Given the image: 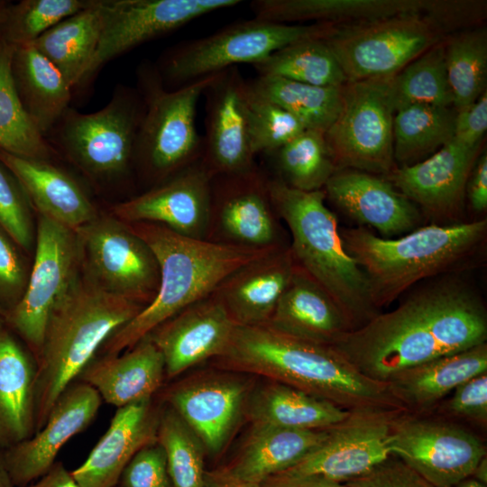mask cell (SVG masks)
<instances>
[{"label": "cell", "instance_id": "obj_1", "mask_svg": "<svg viewBox=\"0 0 487 487\" xmlns=\"http://www.w3.org/2000/svg\"><path fill=\"white\" fill-rule=\"evenodd\" d=\"M486 339L482 301L469 286L451 279L418 289L396 308L376 314L332 346L363 375L385 383L405 369Z\"/></svg>", "mask_w": 487, "mask_h": 487}, {"label": "cell", "instance_id": "obj_2", "mask_svg": "<svg viewBox=\"0 0 487 487\" xmlns=\"http://www.w3.org/2000/svg\"><path fill=\"white\" fill-rule=\"evenodd\" d=\"M231 370L270 378L347 410H403L384 382L359 372L332 345L304 340L269 324L236 325L217 357Z\"/></svg>", "mask_w": 487, "mask_h": 487}, {"label": "cell", "instance_id": "obj_3", "mask_svg": "<svg viewBox=\"0 0 487 487\" xmlns=\"http://www.w3.org/2000/svg\"><path fill=\"white\" fill-rule=\"evenodd\" d=\"M128 225L153 253L160 283L152 301L104 342L100 347L104 355L132 348L157 326L212 294L233 271L277 249L259 250L194 239L153 223Z\"/></svg>", "mask_w": 487, "mask_h": 487}, {"label": "cell", "instance_id": "obj_4", "mask_svg": "<svg viewBox=\"0 0 487 487\" xmlns=\"http://www.w3.org/2000/svg\"><path fill=\"white\" fill-rule=\"evenodd\" d=\"M485 219L431 224L398 238L380 237L363 226L340 231L346 253L364 273L376 309L417 282L466 264L483 245Z\"/></svg>", "mask_w": 487, "mask_h": 487}, {"label": "cell", "instance_id": "obj_5", "mask_svg": "<svg viewBox=\"0 0 487 487\" xmlns=\"http://www.w3.org/2000/svg\"><path fill=\"white\" fill-rule=\"evenodd\" d=\"M143 308L78 278L51 312L36 360L34 433L104 342Z\"/></svg>", "mask_w": 487, "mask_h": 487}, {"label": "cell", "instance_id": "obj_6", "mask_svg": "<svg viewBox=\"0 0 487 487\" xmlns=\"http://www.w3.org/2000/svg\"><path fill=\"white\" fill-rule=\"evenodd\" d=\"M267 186L277 216L289 229L296 263L331 296L352 330L378 314L364 273L345 250L324 189L302 191L275 178H268Z\"/></svg>", "mask_w": 487, "mask_h": 487}, {"label": "cell", "instance_id": "obj_7", "mask_svg": "<svg viewBox=\"0 0 487 487\" xmlns=\"http://www.w3.org/2000/svg\"><path fill=\"white\" fill-rule=\"evenodd\" d=\"M216 75L170 89L155 64L143 61L138 66L137 90L144 112L137 133L134 163L141 165L155 185L201 159L202 135L197 129V106Z\"/></svg>", "mask_w": 487, "mask_h": 487}, {"label": "cell", "instance_id": "obj_8", "mask_svg": "<svg viewBox=\"0 0 487 487\" xmlns=\"http://www.w3.org/2000/svg\"><path fill=\"white\" fill-rule=\"evenodd\" d=\"M335 26L284 24L257 18L241 21L170 48L155 66L165 87L174 89L238 64L253 65L291 43L326 38Z\"/></svg>", "mask_w": 487, "mask_h": 487}, {"label": "cell", "instance_id": "obj_9", "mask_svg": "<svg viewBox=\"0 0 487 487\" xmlns=\"http://www.w3.org/2000/svg\"><path fill=\"white\" fill-rule=\"evenodd\" d=\"M143 112L137 88L118 85L98 111L81 114L69 107L47 136L89 176L118 179L134 164Z\"/></svg>", "mask_w": 487, "mask_h": 487}, {"label": "cell", "instance_id": "obj_10", "mask_svg": "<svg viewBox=\"0 0 487 487\" xmlns=\"http://www.w3.org/2000/svg\"><path fill=\"white\" fill-rule=\"evenodd\" d=\"M441 38L436 19L406 14L336 25L325 41L347 82H353L393 76Z\"/></svg>", "mask_w": 487, "mask_h": 487}, {"label": "cell", "instance_id": "obj_11", "mask_svg": "<svg viewBox=\"0 0 487 487\" xmlns=\"http://www.w3.org/2000/svg\"><path fill=\"white\" fill-rule=\"evenodd\" d=\"M393 76L346 82L343 86L340 112L325 133L337 170L386 176L396 168Z\"/></svg>", "mask_w": 487, "mask_h": 487}, {"label": "cell", "instance_id": "obj_12", "mask_svg": "<svg viewBox=\"0 0 487 487\" xmlns=\"http://www.w3.org/2000/svg\"><path fill=\"white\" fill-rule=\"evenodd\" d=\"M80 265L75 231L39 215L34 262L25 290L5 313L6 321L28 345L35 361L50 316L78 280Z\"/></svg>", "mask_w": 487, "mask_h": 487}, {"label": "cell", "instance_id": "obj_13", "mask_svg": "<svg viewBox=\"0 0 487 487\" xmlns=\"http://www.w3.org/2000/svg\"><path fill=\"white\" fill-rule=\"evenodd\" d=\"M74 231L87 280L143 307L152 301L160 283L159 264L128 224L98 216Z\"/></svg>", "mask_w": 487, "mask_h": 487}, {"label": "cell", "instance_id": "obj_14", "mask_svg": "<svg viewBox=\"0 0 487 487\" xmlns=\"http://www.w3.org/2000/svg\"><path fill=\"white\" fill-rule=\"evenodd\" d=\"M388 447L436 487H455L486 456L478 436L460 426L399 413L391 422Z\"/></svg>", "mask_w": 487, "mask_h": 487}, {"label": "cell", "instance_id": "obj_15", "mask_svg": "<svg viewBox=\"0 0 487 487\" xmlns=\"http://www.w3.org/2000/svg\"><path fill=\"white\" fill-rule=\"evenodd\" d=\"M249 83L236 67L217 73L206 88L201 162L215 176L254 169L249 119Z\"/></svg>", "mask_w": 487, "mask_h": 487}, {"label": "cell", "instance_id": "obj_16", "mask_svg": "<svg viewBox=\"0 0 487 487\" xmlns=\"http://www.w3.org/2000/svg\"><path fill=\"white\" fill-rule=\"evenodd\" d=\"M267 181L258 166L241 174L213 177L207 240L259 250L284 246Z\"/></svg>", "mask_w": 487, "mask_h": 487}, {"label": "cell", "instance_id": "obj_17", "mask_svg": "<svg viewBox=\"0 0 487 487\" xmlns=\"http://www.w3.org/2000/svg\"><path fill=\"white\" fill-rule=\"evenodd\" d=\"M401 410H353L330 427L326 437L299 462L281 472L317 475L339 482L356 479L391 457L388 437L393 417Z\"/></svg>", "mask_w": 487, "mask_h": 487}, {"label": "cell", "instance_id": "obj_18", "mask_svg": "<svg viewBox=\"0 0 487 487\" xmlns=\"http://www.w3.org/2000/svg\"><path fill=\"white\" fill-rule=\"evenodd\" d=\"M241 3L239 0H116L79 85L125 51L201 16Z\"/></svg>", "mask_w": 487, "mask_h": 487}, {"label": "cell", "instance_id": "obj_19", "mask_svg": "<svg viewBox=\"0 0 487 487\" xmlns=\"http://www.w3.org/2000/svg\"><path fill=\"white\" fill-rule=\"evenodd\" d=\"M212 175L201 161L113 207L127 223L161 225L184 236L207 240L211 219Z\"/></svg>", "mask_w": 487, "mask_h": 487}, {"label": "cell", "instance_id": "obj_20", "mask_svg": "<svg viewBox=\"0 0 487 487\" xmlns=\"http://www.w3.org/2000/svg\"><path fill=\"white\" fill-rule=\"evenodd\" d=\"M102 399L89 384L72 382L59 397L44 425L29 438L4 449L15 487H26L55 464L61 447L96 417Z\"/></svg>", "mask_w": 487, "mask_h": 487}, {"label": "cell", "instance_id": "obj_21", "mask_svg": "<svg viewBox=\"0 0 487 487\" xmlns=\"http://www.w3.org/2000/svg\"><path fill=\"white\" fill-rule=\"evenodd\" d=\"M479 147L454 138L427 159L395 168L385 179L436 221L457 217Z\"/></svg>", "mask_w": 487, "mask_h": 487}, {"label": "cell", "instance_id": "obj_22", "mask_svg": "<svg viewBox=\"0 0 487 487\" xmlns=\"http://www.w3.org/2000/svg\"><path fill=\"white\" fill-rule=\"evenodd\" d=\"M236 324L214 294L191 304L148 336L161 351L165 375L173 378L225 351Z\"/></svg>", "mask_w": 487, "mask_h": 487}, {"label": "cell", "instance_id": "obj_23", "mask_svg": "<svg viewBox=\"0 0 487 487\" xmlns=\"http://www.w3.org/2000/svg\"><path fill=\"white\" fill-rule=\"evenodd\" d=\"M326 198L360 225L381 235L409 233L420 223L417 206L385 178L351 170H337L326 182Z\"/></svg>", "mask_w": 487, "mask_h": 487}, {"label": "cell", "instance_id": "obj_24", "mask_svg": "<svg viewBox=\"0 0 487 487\" xmlns=\"http://www.w3.org/2000/svg\"><path fill=\"white\" fill-rule=\"evenodd\" d=\"M161 411L152 399L117 408L107 430L71 472L78 486L115 487L135 454L158 442Z\"/></svg>", "mask_w": 487, "mask_h": 487}, {"label": "cell", "instance_id": "obj_25", "mask_svg": "<svg viewBox=\"0 0 487 487\" xmlns=\"http://www.w3.org/2000/svg\"><path fill=\"white\" fill-rule=\"evenodd\" d=\"M246 395L247 388L242 381L210 376L176 386L168 393L167 400L205 450L216 454L234 431Z\"/></svg>", "mask_w": 487, "mask_h": 487}, {"label": "cell", "instance_id": "obj_26", "mask_svg": "<svg viewBox=\"0 0 487 487\" xmlns=\"http://www.w3.org/2000/svg\"><path fill=\"white\" fill-rule=\"evenodd\" d=\"M289 246L241 266L213 292L238 326L267 324L295 271Z\"/></svg>", "mask_w": 487, "mask_h": 487}, {"label": "cell", "instance_id": "obj_27", "mask_svg": "<svg viewBox=\"0 0 487 487\" xmlns=\"http://www.w3.org/2000/svg\"><path fill=\"white\" fill-rule=\"evenodd\" d=\"M0 161L20 182L40 216L76 230L98 216L81 185L48 160L18 156L0 150Z\"/></svg>", "mask_w": 487, "mask_h": 487}, {"label": "cell", "instance_id": "obj_28", "mask_svg": "<svg viewBox=\"0 0 487 487\" xmlns=\"http://www.w3.org/2000/svg\"><path fill=\"white\" fill-rule=\"evenodd\" d=\"M117 408L152 399L165 376L162 354L147 335L123 354L92 359L78 375Z\"/></svg>", "mask_w": 487, "mask_h": 487}, {"label": "cell", "instance_id": "obj_29", "mask_svg": "<svg viewBox=\"0 0 487 487\" xmlns=\"http://www.w3.org/2000/svg\"><path fill=\"white\" fill-rule=\"evenodd\" d=\"M285 334L334 345L351 326L331 296L298 264L267 323Z\"/></svg>", "mask_w": 487, "mask_h": 487}, {"label": "cell", "instance_id": "obj_30", "mask_svg": "<svg viewBox=\"0 0 487 487\" xmlns=\"http://www.w3.org/2000/svg\"><path fill=\"white\" fill-rule=\"evenodd\" d=\"M438 2L424 0H254V18L290 24L314 21L342 25L406 14H432Z\"/></svg>", "mask_w": 487, "mask_h": 487}, {"label": "cell", "instance_id": "obj_31", "mask_svg": "<svg viewBox=\"0 0 487 487\" xmlns=\"http://www.w3.org/2000/svg\"><path fill=\"white\" fill-rule=\"evenodd\" d=\"M483 372H487L486 343L405 369L385 383L403 410L419 411L433 407L458 385Z\"/></svg>", "mask_w": 487, "mask_h": 487}, {"label": "cell", "instance_id": "obj_32", "mask_svg": "<svg viewBox=\"0 0 487 487\" xmlns=\"http://www.w3.org/2000/svg\"><path fill=\"white\" fill-rule=\"evenodd\" d=\"M37 363L0 322V447L5 449L35 431Z\"/></svg>", "mask_w": 487, "mask_h": 487}, {"label": "cell", "instance_id": "obj_33", "mask_svg": "<svg viewBox=\"0 0 487 487\" xmlns=\"http://www.w3.org/2000/svg\"><path fill=\"white\" fill-rule=\"evenodd\" d=\"M115 4L116 0H94L31 43L60 69L72 88L80 84Z\"/></svg>", "mask_w": 487, "mask_h": 487}, {"label": "cell", "instance_id": "obj_34", "mask_svg": "<svg viewBox=\"0 0 487 487\" xmlns=\"http://www.w3.org/2000/svg\"><path fill=\"white\" fill-rule=\"evenodd\" d=\"M11 70L24 110L46 138L69 108L72 87L60 69L32 44L14 48Z\"/></svg>", "mask_w": 487, "mask_h": 487}, {"label": "cell", "instance_id": "obj_35", "mask_svg": "<svg viewBox=\"0 0 487 487\" xmlns=\"http://www.w3.org/2000/svg\"><path fill=\"white\" fill-rule=\"evenodd\" d=\"M328 430L253 425L240 454L225 469L234 477L261 483L299 462L326 437Z\"/></svg>", "mask_w": 487, "mask_h": 487}, {"label": "cell", "instance_id": "obj_36", "mask_svg": "<svg viewBox=\"0 0 487 487\" xmlns=\"http://www.w3.org/2000/svg\"><path fill=\"white\" fill-rule=\"evenodd\" d=\"M351 412L273 381L256 391L248 406L253 425L297 430L327 429L345 421Z\"/></svg>", "mask_w": 487, "mask_h": 487}, {"label": "cell", "instance_id": "obj_37", "mask_svg": "<svg viewBox=\"0 0 487 487\" xmlns=\"http://www.w3.org/2000/svg\"><path fill=\"white\" fill-rule=\"evenodd\" d=\"M252 90L293 115L307 130L326 133L342 106L343 86L321 87L279 77L257 76Z\"/></svg>", "mask_w": 487, "mask_h": 487}, {"label": "cell", "instance_id": "obj_38", "mask_svg": "<svg viewBox=\"0 0 487 487\" xmlns=\"http://www.w3.org/2000/svg\"><path fill=\"white\" fill-rule=\"evenodd\" d=\"M455 111L449 106L417 104L393 117V154L401 166L435 153L454 138Z\"/></svg>", "mask_w": 487, "mask_h": 487}, {"label": "cell", "instance_id": "obj_39", "mask_svg": "<svg viewBox=\"0 0 487 487\" xmlns=\"http://www.w3.org/2000/svg\"><path fill=\"white\" fill-rule=\"evenodd\" d=\"M258 76H271L321 87H339L347 80L325 38L287 45L253 65Z\"/></svg>", "mask_w": 487, "mask_h": 487}, {"label": "cell", "instance_id": "obj_40", "mask_svg": "<svg viewBox=\"0 0 487 487\" xmlns=\"http://www.w3.org/2000/svg\"><path fill=\"white\" fill-rule=\"evenodd\" d=\"M14 48L0 38V150L49 161L54 150L24 110L14 87L11 70Z\"/></svg>", "mask_w": 487, "mask_h": 487}, {"label": "cell", "instance_id": "obj_41", "mask_svg": "<svg viewBox=\"0 0 487 487\" xmlns=\"http://www.w3.org/2000/svg\"><path fill=\"white\" fill-rule=\"evenodd\" d=\"M267 155L274 161V178L302 191L323 189L337 170L325 133L317 131L306 129Z\"/></svg>", "mask_w": 487, "mask_h": 487}, {"label": "cell", "instance_id": "obj_42", "mask_svg": "<svg viewBox=\"0 0 487 487\" xmlns=\"http://www.w3.org/2000/svg\"><path fill=\"white\" fill-rule=\"evenodd\" d=\"M447 80L455 113L470 106L486 91L485 29L461 32L445 43Z\"/></svg>", "mask_w": 487, "mask_h": 487}, {"label": "cell", "instance_id": "obj_43", "mask_svg": "<svg viewBox=\"0 0 487 487\" xmlns=\"http://www.w3.org/2000/svg\"><path fill=\"white\" fill-rule=\"evenodd\" d=\"M391 94L395 113L417 104L453 106L446 69L445 43H436L395 74Z\"/></svg>", "mask_w": 487, "mask_h": 487}, {"label": "cell", "instance_id": "obj_44", "mask_svg": "<svg viewBox=\"0 0 487 487\" xmlns=\"http://www.w3.org/2000/svg\"><path fill=\"white\" fill-rule=\"evenodd\" d=\"M158 442L163 447L174 487H203L204 446L171 408L161 409Z\"/></svg>", "mask_w": 487, "mask_h": 487}, {"label": "cell", "instance_id": "obj_45", "mask_svg": "<svg viewBox=\"0 0 487 487\" xmlns=\"http://www.w3.org/2000/svg\"><path fill=\"white\" fill-rule=\"evenodd\" d=\"M94 0H22L8 3L0 23V38L9 45L31 44L67 17L89 6Z\"/></svg>", "mask_w": 487, "mask_h": 487}, {"label": "cell", "instance_id": "obj_46", "mask_svg": "<svg viewBox=\"0 0 487 487\" xmlns=\"http://www.w3.org/2000/svg\"><path fill=\"white\" fill-rule=\"evenodd\" d=\"M249 89L250 135L255 156L273 152L306 130L289 112L255 94L250 84Z\"/></svg>", "mask_w": 487, "mask_h": 487}, {"label": "cell", "instance_id": "obj_47", "mask_svg": "<svg viewBox=\"0 0 487 487\" xmlns=\"http://www.w3.org/2000/svg\"><path fill=\"white\" fill-rule=\"evenodd\" d=\"M31 206L16 177L0 161V226L26 251L31 250L36 236Z\"/></svg>", "mask_w": 487, "mask_h": 487}, {"label": "cell", "instance_id": "obj_48", "mask_svg": "<svg viewBox=\"0 0 487 487\" xmlns=\"http://www.w3.org/2000/svg\"><path fill=\"white\" fill-rule=\"evenodd\" d=\"M20 248L0 226V304L5 311L20 300L30 275Z\"/></svg>", "mask_w": 487, "mask_h": 487}, {"label": "cell", "instance_id": "obj_49", "mask_svg": "<svg viewBox=\"0 0 487 487\" xmlns=\"http://www.w3.org/2000/svg\"><path fill=\"white\" fill-rule=\"evenodd\" d=\"M123 487H174L159 442L142 448L124 469Z\"/></svg>", "mask_w": 487, "mask_h": 487}, {"label": "cell", "instance_id": "obj_50", "mask_svg": "<svg viewBox=\"0 0 487 487\" xmlns=\"http://www.w3.org/2000/svg\"><path fill=\"white\" fill-rule=\"evenodd\" d=\"M345 483L347 487H436L401 460L391 457L367 473Z\"/></svg>", "mask_w": 487, "mask_h": 487}, {"label": "cell", "instance_id": "obj_51", "mask_svg": "<svg viewBox=\"0 0 487 487\" xmlns=\"http://www.w3.org/2000/svg\"><path fill=\"white\" fill-rule=\"evenodd\" d=\"M446 411L485 426L487 421V372L474 376L454 390Z\"/></svg>", "mask_w": 487, "mask_h": 487}, {"label": "cell", "instance_id": "obj_52", "mask_svg": "<svg viewBox=\"0 0 487 487\" xmlns=\"http://www.w3.org/2000/svg\"><path fill=\"white\" fill-rule=\"evenodd\" d=\"M487 129V92L470 106L455 113L454 139L470 147H479Z\"/></svg>", "mask_w": 487, "mask_h": 487}, {"label": "cell", "instance_id": "obj_53", "mask_svg": "<svg viewBox=\"0 0 487 487\" xmlns=\"http://www.w3.org/2000/svg\"><path fill=\"white\" fill-rule=\"evenodd\" d=\"M465 191L473 211L482 213L487 208V156L476 161L467 181Z\"/></svg>", "mask_w": 487, "mask_h": 487}, {"label": "cell", "instance_id": "obj_54", "mask_svg": "<svg viewBox=\"0 0 487 487\" xmlns=\"http://www.w3.org/2000/svg\"><path fill=\"white\" fill-rule=\"evenodd\" d=\"M263 487H347L339 482L317 475H290L279 473L261 482Z\"/></svg>", "mask_w": 487, "mask_h": 487}, {"label": "cell", "instance_id": "obj_55", "mask_svg": "<svg viewBox=\"0 0 487 487\" xmlns=\"http://www.w3.org/2000/svg\"><path fill=\"white\" fill-rule=\"evenodd\" d=\"M26 487H79L62 463H55L40 479Z\"/></svg>", "mask_w": 487, "mask_h": 487}, {"label": "cell", "instance_id": "obj_56", "mask_svg": "<svg viewBox=\"0 0 487 487\" xmlns=\"http://www.w3.org/2000/svg\"><path fill=\"white\" fill-rule=\"evenodd\" d=\"M203 487H263L261 483L239 479L231 475L225 469L206 471Z\"/></svg>", "mask_w": 487, "mask_h": 487}, {"label": "cell", "instance_id": "obj_57", "mask_svg": "<svg viewBox=\"0 0 487 487\" xmlns=\"http://www.w3.org/2000/svg\"><path fill=\"white\" fill-rule=\"evenodd\" d=\"M0 487H15L8 471L4 449L0 447Z\"/></svg>", "mask_w": 487, "mask_h": 487}, {"label": "cell", "instance_id": "obj_58", "mask_svg": "<svg viewBox=\"0 0 487 487\" xmlns=\"http://www.w3.org/2000/svg\"><path fill=\"white\" fill-rule=\"evenodd\" d=\"M476 481L487 485V460L484 456L477 464L472 476Z\"/></svg>", "mask_w": 487, "mask_h": 487}, {"label": "cell", "instance_id": "obj_59", "mask_svg": "<svg viewBox=\"0 0 487 487\" xmlns=\"http://www.w3.org/2000/svg\"><path fill=\"white\" fill-rule=\"evenodd\" d=\"M455 487H487V485L476 481L473 477H468L459 482Z\"/></svg>", "mask_w": 487, "mask_h": 487}, {"label": "cell", "instance_id": "obj_60", "mask_svg": "<svg viewBox=\"0 0 487 487\" xmlns=\"http://www.w3.org/2000/svg\"><path fill=\"white\" fill-rule=\"evenodd\" d=\"M9 2L7 1H0V23L1 21L3 20L5 14V11H6V7H7V5H8Z\"/></svg>", "mask_w": 487, "mask_h": 487}, {"label": "cell", "instance_id": "obj_61", "mask_svg": "<svg viewBox=\"0 0 487 487\" xmlns=\"http://www.w3.org/2000/svg\"><path fill=\"white\" fill-rule=\"evenodd\" d=\"M2 321H3V318H2V314L0 312V322H2Z\"/></svg>", "mask_w": 487, "mask_h": 487}]
</instances>
